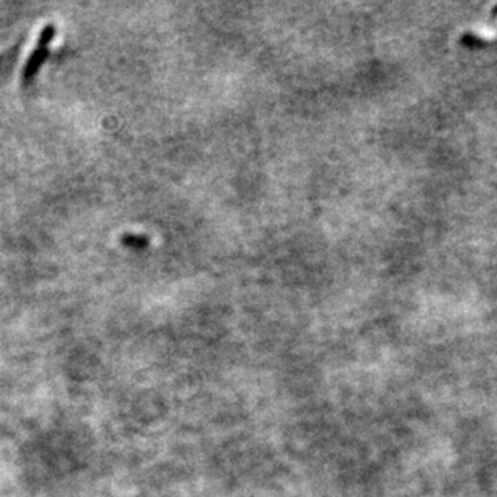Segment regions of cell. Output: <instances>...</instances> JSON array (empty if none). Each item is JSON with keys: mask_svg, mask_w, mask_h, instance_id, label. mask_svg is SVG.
Listing matches in <instances>:
<instances>
[{"mask_svg": "<svg viewBox=\"0 0 497 497\" xmlns=\"http://www.w3.org/2000/svg\"><path fill=\"white\" fill-rule=\"evenodd\" d=\"M54 34H55L54 25H47L41 34L39 47H37V49L34 50V54L31 55V59L28 60V66L25 70L26 78H31V76L37 71V68H39V65L44 61V59L47 56V44H50V41L54 39Z\"/></svg>", "mask_w": 497, "mask_h": 497, "instance_id": "cell-1", "label": "cell"}]
</instances>
